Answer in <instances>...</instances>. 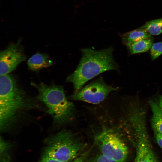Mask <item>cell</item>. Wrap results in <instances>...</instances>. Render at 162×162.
<instances>
[{
  "label": "cell",
  "mask_w": 162,
  "mask_h": 162,
  "mask_svg": "<svg viewBox=\"0 0 162 162\" xmlns=\"http://www.w3.org/2000/svg\"><path fill=\"white\" fill-rule=\"evenodd\" d=\"M136 122L138 142L134 162H158L152 148L143 123L139 120Z\"/></svg>",
  "instance_id": "ba28073f"
},
{
  "label": "cell",
  "mask_w": 162,
  "mask_h": 162,
  "mask_svg": "<svg viewBox=\"0 0 162 162\" xmlns=\"http://www.w3.org/2000/svg\"><path fill=\"white\" fill-rule=\"evenodd\" d=\"M26 58L20 39L16 43H10L6 49L0 52V75L8 74L14 71Z\"/></svg>",
  "instance_id": "52a82bcc"
},
{
  "label": "cell",
  "mask_w": 162,
  "mask_h": 162,
  "mask_svg": "<svg viewBox=\"0 0 162 162\" xmlns=\"http://www.w3.org/2000/svg\"><path fill=\"white\" fill-rule=\"evenodd\" d=\"M53 62L46 54L37 52L28 60L27 65L28 68L34 71H37L53 64Z\"/></svg>",
  "instance_id": "9c48e42d"
},
{
  "label": "cell",
  "mask_w": 162,
  "mask_h": 162,
  "mask_svg": "<svg viewBox=\"0 0 162 162\" xmlns=\"http://www.w3.org/2000/svg\"><path fill=\"white\" fill-rule=\"evenodd\" d=\"M44 155L62 162H70L75 158L82 149V142L74 134L63 130L47 138Z\"/></svg>",
  "instance_id": "277c9868"
},
{
  "label": "cell",
  "mask_w": 162,
  "mask_h": 162,
  "mask_svg": "<svg viewBox=\"0 0 162 162\" xmlns=\"http://www.w3.org/2000/svg\"><path fill=\"white\" fill-rule=\"evenodd\" d=\"M85 162H118L110 159L101 154H99Z\"/></svg>",
  "instance_id": "9a60e30c"
},
{
  "label": "cell",
  "mask_w": 162,
  "mask_h": 162,
  "mask_svg": "<svg viewBox=\"0 0 162 162\" xmlns=\"http://www.w3.org/2000/svg\"><path fill=\"white\" fill-rule=\"evenodd\" d=\"M150 105L152 112V124L153 129L162 134V111L155 102L151 101Z\"/></svg>",
  "instance_id": "7c38bea8"
},
{
  "label": "cell",
  "mask_w": 162,
  "mask_h": 162,
  "mask_svg": "<svg viewBox=\"0 0 162 162\" xmlns=\"http://www.w3.org/2000/svg\"><path fill=\"white\" fill-rule=\"evenodd\" d=\"M123 44L126 46L140 40L151 38L152 35L141 27L121 35Z\"/></svg>",
  "instance_id": "30bf717a"
},
{
  "label": "cell",
  "mask_w": 162,
  "mask_h": 162,
  "mask_svg": "<svg viewBox=\"0 0 162 162\" xmlns=\"http://www.w3.org/2000/svg\"><path fill=\"white\" fill-rule=\"evenodd\" d=\"M116 88L107 85L100 77L82 88L71 96L74 100H81L93 104L103 101Z\"/></svg>",
  "instance_id": "8992f818"
},
{
  "label": "cell",
  "mask_w": 162,
  "mask_h": 162,
  "mask_svg": "<svg viewBox=\"0 0 162 162\" xmlns=\"http://www.w3.org/2000/svg\"><path fill=\"white\" fill-rule=\"evenodd\" d=\"M113 51L112 47L98 50L89 48L81 49L82 57L77 67L66 79L67 82L73 84L75 93L100 74L118 70V65L113 57Z\"/></svg>",
  "instance_id": "7a4b0ae2"
},
{
  "label": "cell",
  "mask_w": 162,
  "mask_h": 162,
  "mask_svg": "<svg viewBox=\"0 0 162 162\" xmlns=\"http://www.w3.org/2000/svg\"><path fill=\"white\" fill-rule=\"evenodd\" d=\"M153 40L151 38L143 39L132 43L127 46L131 54L145 52L151 49Z\"/></svg>",
  "instance_id": "8fae6325"
},
{
  "label": "cell",
  "mask_w": 162,
  "mask_h": 162,
  "mask_svg": "<svg viewBox=\"0 0 162 162\" xmlns=\"http://www.w3.org/2000/svg\"><path fill=\"white\" fill-rule=\"evenodd\" d=\"M151 35H157L162 32V18L152 20L141 26Z\"/></svg>",
  "instance_id": "4fadbf2b"
},
{
  "label": "cell",
  "mask_w": 162,
  "mask_h": 162,
  "mask_svg": "<svg viewBox=\"0 0 162 162\" xmlns=\"http://www.w3.org/2000/svg\"><path fill=\"white\" fill-rule=\"evenodd\" d=\"M87 154H84L75 159L71 162H85Z\"/></svg>",
  "instance_id": "ac0fdd59"
},
{
  "label": "cell",
  "mask_w": 162,
  "mask_h": 162,
  "mask_svg": "<svg viewBox=\"0 0 162 162\" xmlns=\"http://www.w3.org/2000/svg\"><path fill=\"white\" fill-rule=\"evenodd\" d=\"M162 54V41L153 44L150 49V54L152 59L154 60Z\"/></svg>",
  "instance_id": "5bb4252c"
},
{
  "label": "cell",
  "mask_w": 162,
  "mask_h": 162,
  "mask_svg": "<svg viewBox=\"0 0 162 162\" xmlns=\"http://www.w3.org/2000/svg\"><path fill=\"white\" fill-rule=\"evenodd\" d=\"M159 106L162 111V96H160L159 99Z\"/></svg>",
  "instance_id": "d6986e66"
},
{
  "label": "cell",
  "mask_w": 162,
  "mask_h": 162,
  "mask_svg": "<svg viewBox=\"0 0 162 162\" xmlns=\"http://www.w3.org/2000/svg\"><path fill=\"white\" fill-rule=\"evenodd\" d=\"M31 84L37 90V98L46 105V112L51 116L54 123L61 124L71 119L74 113V106L67 99L62 86L32 82Z\"/></svg>",
  "instance_id": "3957f363"
},
{
  "label": "cell",
  "mask_w": 162,
  "mask_h": 162,
  "mask_svg": "<svg viewBox=\"0 0 162 162\" xmlns=\"http://www.w3.org/2000/svg\"><path fill=\"white\" fill-rule=\"evenodd\" d=\"M0 77V130L3 132L14 123L21 113L35 105L19 88L14 76L8 74Z\"/></svg>",
  "instance_id": "6da1fadb"
},
{
  "label": "cell",
  "mask_w": 162,
  "mask_h": 162,
  "mask_svg": "<svg viewBox=\"0 0 162 162\" xmlns=\"http://www.w3.org/2000/svg\"><path fill=\"white\" fill-rule=\"evenodd\" d=\"M94 142L100 154L118 162H124L128 149L119 134L112 128H103L94 137Z\"/></svg>",
  "instance_id": "5b68a950"
},
{
  "label": "cell",
  "mask_w": 162,
  "mask_h": 162,
  "mask_svg": "<svg viewBox=\"0 0 162 162\" xmlns=\"http://www.w3.org/2000/svg\"><path fill=\"white\" fill-rule=\"evenodd\" d=\"M153 130L157 142L159 146L162 149V134L155 129H153Z\"/></svg>",
  "instance_id": "2e32d148"
},
{
  "label": "cell",
  "mask_w": 162,
  "mask_h": 162,
  "mask_svg": "<svg viewBox=\"0 0 162 162\" xmlns=\"http://www.w3.org/2000/svg\"><path fill=\"white\" fill-rule=\"evenodd\" d=\"M40 162H62L49 156L43 155Z\"/></svg>",
  "instance_id": "e0dca14e"
}]
</instances>
